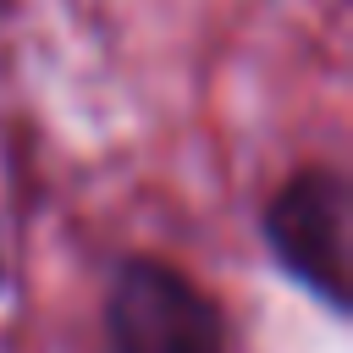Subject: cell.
I'll list each match as a JSON object with an SVG mask.
<instances>
[{
  "label": "cell",
  "instance_id": "cell-1",
  "mask_svg": "<svg viewBox=\"0 0 353 353\" xmlns=\"http://www.w3.org/2000/svg\"><path fill=\"white\" fill-rule=\"evenodd\" d=\"M276 265L331 314H353V188L336 165H298L259 215Z\"/></svg>",
  "mask_w": 353,
  "mask_h": 353
},
{
  "label": "cell",
  "instance_id": "cell-2",
  "mask_svg": "<svg viewBox=\"0 0 353 353\" xmlns=\"http://www.w3.org/2000/svg\"><path fill=\"white\" fill-rule=\"evenodd\" d=\"M110 353H232L221 303L171 259L138 254L116 265L105 298Z\"/></svg>",
  "mask_w": 353,
  "mask_h": 353
}]
</instances>
